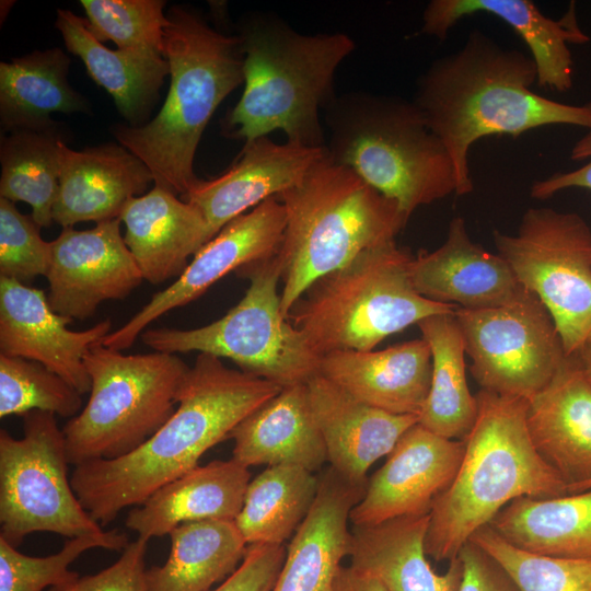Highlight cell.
Instances as JSON below:
<instances>
[{"mask_svg": "<svg viewBox=\"0 0 591 591\" xmlns=\"http://www.w3.org/2000/svg\"><path fill=\"white\" fill-rule=\"evenodd\" d=\"M453 313L417 324L432 357L430 390L418 424L447 439L464 440L476 421L478 404L467 385L465 345Z\"/></svg>", "mask_w": 591, "mask_h": 591, "instance_id": "cell-34", "label": "cell"}, {"mask_svg": "<svg viewBox=\"0 0 591 591\" xmlns=\"http://www.w3.org/2000/svg\"><path fill=\"white\" fill-rule=\"evenodd\" d=\"M72 321L50 308L44 290L0 277V354L39 362L83 395L91 390L84 358L113 331L112 322L71 331Z\"/></svg>", "mask_w": 591, "mask_h": 591, "instance_id": "cell-17", "label": "cell"}, {"mask_svg": "<svg viewBox=\"0 0 591 591\" xmlns=\"http://www.w3.org/2000/svg\"><path fill=\"white\" fill-rule=\"evenodd\" d=\"M489 525L510 544L542 555L591 557V488L551 498H517Z\"/></svg>", "mask_w": 591, "mask_h": 591, "instance_id": "cell-31", "label": "cell"}, {"mask_svg": "<svg viewBox=\"0 0 591 591\" xmlns=\"http://www.w3.org/2000/svg\"><path fill=\"white\" fill-rule=\"evenodd\" d=\"M537 71L531 56L505 47L479 30L457 50L433 60L417 81L414 103L448 150L457 194L474 188L468 153L479 139L517 138L552 125L591 128V102L560 103L535 93Z\"/></svg>", "mask_w": 591, "mask_h": 591, "instance_id": "cell-1", "label": "cell"}, {"mask_svg": "<svg viewBox=\"0 0 591 591\" xmlns=\"http://www.w3.org/2000/svg\"><path fill=\"white\" fill-rule=\"evenodd\" d=\"M250 282L243 298L219 320L179 329L160 327L141 334L154 351H197L233 361L240 370L281 387L306 383L318 374L321 356L281 312L278 253L235 271Z\"/></svg>", "mask_w": 591, "mask_h": 591, "instance_id": "cell-10", "label": "cell"}, {"mask_svg": "<svg viewBox=\"0 0 591 591\" xmlns=\"http://www.w3.org/2000/svg\"><path fill=\"white\" fill-rule=\"evenodd\" d=\"M91 33L118 48L150 50L163 56L167 16L161 0H81Z\"/></svg>", "mask_w": 591, "mask_h": 591, "instance_id": "cell-40", "label": "cell"}, {"mask_svg": "<svg viewBox=\"0 0 591 591\" xmlns=\"http://www.w3.org/2000/svg\"><path fill=\"white\" fill-rule=\"evenodd\" d=\"M281 386L198 354L166 422L132 452L74 466L71 485L83 508L102 526L125 508L198 465L206 451L229 438L247 415Z\"/></svg>", "mask_w": 591, "mask_h": 591, "instance_id": "cell-2", "label": "cell"}, {"mask_svg": "<svg viewBox=\"0 0 591 591\" xmlns=\"http://www.w3.org/2000/svg\"><path fill=\"white\" fill-rule=\"evenodd\" d=\"M65 142L57 123L10 131L1 137L0 197L24 201L32 219L49 227L59 190V152Z\"/></svg>", "mask_w": 591, "mask_h": 591, "instance_id": "cell-36", "label": "cell"}, {"mask_svg": "<svg viewBox=\"0 0 591 591\" xmlns=\"http://www.w3.org/2000/svg\"><path fill=\"white\" fill-rule=\"evenodd\" d=\"M507 573L518 591H591V557L567 558L519 548L489 524L470 540Z\"/></svg>", "mask_w": 591, "mask_h": 591, "instance_id": "cell-37", "label": "cell"}, {"mask_svg": "<svg viewBox=\"0 0 591 591\" xmlns=\"http://www.w3.org/2000/svg\"><path fill=\"white\" fill-rule=\"evenodd\" d=\"M476 13L499 18L524 40L536 67L538 86L557 92L572 88L569 45L590 40L578 24L573 2L560 19L554 20L529 0H432L424 10L420 34L444 40L454 24Z\"/></svg>", "mask_w": 591, "mask_h": 591, "instance_id": "cell-20", "label": "cell"}, {"mask_svg": "<svg viewBox=\"0 0 591 591\" xmlns=\"http://www.w3.org/2000/svg\"><path fill=\"white\" fill-rule=\"evenodd\" d=\"M576 356L586 375L591 381V335L582 344L580 349L577 351Z\"/></svg>", "mask_w": 591, "mask_h": 591, "instance_id": "cell-47", "label": "cell"}, {"mask_svg": "<svg viewBox=\"0 0 591 591\" xmlns=\"http://www.w3.org/2000/svg\"><path fill=\"white\" fill-rule=\"evenodd\" d=\"M70 59L60 48L35 50L0 63V123L5 131L53 124L51 113L85 112L69 84Z\"/></svg>", "mask_w": 591, "mask_h": 591, "instance_id": "cell-32", "label": "cell"}, {"mask_svg": "<svg viewBox=\"0 0 591 591\" xmlns=\"http://www.w3.org/2000/svg\"><path fill=\"white\" fill-rule=\"evenodd\" d=\"M306 385L327 461L355 484H367L371 465L387 455L404 432L418 422L417 416L396 415L370 406L320 373Z\"/></svg>", "mask_w": 591, "mask_h": 591, "instance_id": "cell-23", "label": "cell"}, {"mask_svg": "<svg viewBox=\"0 0 591 591\" xmlns=\"http://www.w3.org/2000/svg\"><path fill=\"white\" fill-rule=\"evenodd\" d=\"M151 182L144 163L120 144L77 151L62 142L53 219L62 228L119 219L128 201L141 196Z\"/></svg>", "mask_w": 591, "mask_h": 591, "instance_id": "cell-22", "label": "cell"}, {"mask_svg": "<svg viewBox=\"0 0 591 591\" xmlns=\"http://www.w3.org/2000/svg\"><path fill=\"white\" fill-rule=\"evenodd\" d=\"M285 227L286 211L278 197L268 198L234 218L194 255L171 286L155 292L128 322L112 331L102 345L120 351L130 348L160 316L196 300L229 273L275 256Z\"/></svg>", "mask_w": 591, "mask_h": 591, "instance_id": "cell-14", "label": "cell"}, {"mask_svg": "<svg viewBox=\"0 0 591 591\" xmlns=\"http://www.w3.org/2000/svg\"><path fill=\"white\" fill-rule=\"evenodd\" d=\"M318 478L315 501L287 547L271 591H331L349 555L348 520L368 483L349 482L331 466Z\"/></svg>", "mask_w": 591, "mask_h": 591, "instance_id": "cell-24", "label": "cell"}, {"mask_svg": "<svg viewBox=\"0 0 591 591\" xmlns=\"http://www.w3.org/2000/svg\"><path fill=\"white\" fill-rule=\"evenodd\" d=\"M591 488V482L584 487L583 490H587V489H590Z\"/></svg>", "mask_w": 591, "mask_h": 591, "instance_id": "cell-48", "label": "cell"}, {"mask_svg": "<svg viewBox=\"0 0 591 591\" xmlns=\"http://www.w3.org/2000/svg\"><path fill=\"white\" fill-rule=\"evenodd\" d=\"M498 254L551 314L567 356L591 335V229L575 212L530 208L513 235L494 231Z\"/></svg>", "mask_w": 591, "mask_h": 591, "instance_id": "cell-12", "label": "cell"}, {"mask_svg": "<svg viewBox=\"0 0 591 591\" xmlns=\"http://www.w3.org/2000/svg\"><path fill=\"white\" fill-rule=\"evenodd\" d=\"M55 416L25 414L21 439L0 430V536L14 547L35 532L68 538L107 532L72 488L65 436Z\"/></svg>", "mask_w": 591, "mask_h": 591, "instance_id": "cell-11", "label": "cell"}, {"mask_svg": "<svg viewBox=\"0 0 591 591\" xmlns=\"http://www.w3.org/2000/svg\"><path fill=\"white\" fill-rule=\"evenodd\" d=\"M244 91L222 120L227 137L245 143L280 130L287 142L326 147L320 112L336 97L334 77L356 49L345 33L301 34L269 13L248 16L237 34Z\"/></svg>", "mask_w": 591, "mask_h": 591, "instance_id": "cell-3", "label": "cell"}, {"mask_svg": "<svg viewBox=\"0 0 591 591\" xmlns=\"http://www.w3.org/2000/svg\"><path fill=\"white\" fill-rule=\"evenodd\" d=\"M169 535L167 560L147 569L149 591H209L237 569L248 546L234 520L185 522Z\"/></svg>", "mask_w": 591, "mask_h": 591, "instance_id": "cell-33", "label": "cell"}, {"mask_svg": "<svg viewBox=\"0 0 591 591\" xmlns=\"http://www.w3.org/2000/svg\"><path fill=\"white\" fill-rule=\"evenodd\" d=\"M232 459L255 465H297L311 472L327 461L306 383L285 386L231 431Z\"/></svg>", "mask_w": 591, "mask_h": 591, "instance_id": "cell-28", "label": "cell"}, {"mask_svg": "<svg viewBox=\"0 0 591 591\" xmlns=\"http://www.w3.org/2000/svg\"><path fill=\"white\" fill-rule=\"evenodd\" d=\"M324 113L328 160L395 200L408 219L417 208L457 194L452 159L414 101L348 92Z\"/></svg>", "mask_w": 591, "mask_h": 591, "instance_id": "cell-6", "label": "cell"}, {"mask_svg": "<svg viewBox=\"0 0 591 591\" xmlns=\"http://www.w3.org/2000/svg\"><path fill=\"white\" fill-rule=\"evenodd\" d=\"M327 157L326 147L277 143L268 136L246 142L221 175L198 179L183 196L207 222L210 240L234 218L299 184Z\"/></svg>", "mask_w": 591, "mask_h": 591, "instance_id": "cell-18", "label": "cell"}, {"mask_svg": "<svg viewBox=\"0 0 591 591\" xmlns=\"http://www.w3.org/2000/svg\"><path fill=\"white\" fill-rule=\"evenodd\" d=\"M250 482L248 467L233 459L197 465L131 509L125 524L150 540L185 522L235 520Z\"/></svg>", "mask_w": 591, "mask_h": 591, "instance_id": "cell-27", "label": "cell"}, {"mask_svg": "<svg viewBox=\"0 0 591 591\" xmlns=\"http://www.w3.org/2000/svg\"><path fill=\"white\" fill-rule=\"evenodd\" d=\"M56 27L67 49L84 62L90 77L112 95L118 112L131 126H140L170 74L164 56L136 48L109 49L94 37L86 19L69 10L58 9Z\"/></svg>", "mask_w": 591, "mask_h": 591, "instance_id": "cell-30", "label": "cell"}, {"mask_svg": "<svg viewBox=\"0 0 591 591\" xmlns=\"http://www.w3.org/2000/svg\"><path fill=\"white\" fill-rule=\"evenodd\" d=\"M475 396L478 413L463 440L461 464L429 513L425 549L437 561L455 558L472 535L514 499L568 494L532 442L528 401L485 390Z\"/></svg>", "mask_w": 591, "mask_h": 591, "instance_id": "cell-5", "label": "cell"}, {"mask_svg": "<svg viewBox=\"0 0 591 591\" xmlns=\"http://www.w3.org/2000/svg\"><path fill=\"white\" fill-rule=\"evenodd\" d=\"M453 315L480 390L528 401L567 357L551 314L530 291L507 305L457 308Z\"/></svg>", "mask_w": 591, "mask_h": 591, "instance_id": "cell-13", "label": "cell"}, {"mask_svg": "<svg viewBox=\"0 0 591 591\" xmlns=\"http://www.w3.org/2000/svg\"><path fill=\"white\" fill-rule=\"evenodd\" d=\"M119 220L126 229L124 241L143 280L152 285L177 279L210 241L200 211L158 186L129 200Z\"/></svg>", "mask_w": 591, "mask_h": 591, "instance_id": "cell-26", "label": "cell"}, {"mask_svg": "<svg viewBox=\"0 0 591 591\" xmlns=\"http://www.w3.org/2000/svg\"><path fill=\"white\" fill-rule=\"evenodd\" d=\"M318 373L370 406L419 418L430 390L431 350L421 337L378 351H333L322 356Z\"/></svg>", "mask_w": 591, "mask_h": 591, "instance_id": "cell-25", "label": "cell"}, {"mask_svg": "<svg viewBox=\"0 0 591 591\" xmlns=\"http://www.w3.org/2000/svg\"><path fill=\"white\" fill-rule=\"evenodd\" d=\"M464 448L463 440L447 439L417 422L404 432L368 480L349 520L363 526L429 514L434 500L452 483Z\"/></svg>", "mask_w": 591, "mask_h": 591, "instance_id": "cell-16", "label": "cell"}, {"mask_svg": "<svg viewBox=\"0 0 591 591\" xmlns=\"http://www.w3.org/2000/svg\"><path fill=\"white\" fill-rule=\"evenodd\" d=\"M463 577L457 591H518L501 567L468 541L460 551Z\"/></svg>", "mask_w": 591, "mask_h": 591, "instance_id": "cell-44", "label": "cell"}, {"mask_svg": "<svg viewBox=\"0 0 591 591\" xmlns=\"http://www.w3.org/2000/svg\"><path fill=\"white\" fill-rule=\"evenodd\" d=\"M429 514L396 518L374 525H354L350 566L376 578L386 591H457L463 577L459 556L439 575L427 560Z\"/></svg>", "mask_w": 591, "mask_h": 591, "instance_id": "cell-29", "label": "cell"}, {"mask_svg": "<svg viewBox=\"0 0 591 591\" xmlns=\"http://www.w3.org/2000/svg\"><path fill=\"white\" fill-rule=\"evenodd\" d=\"M164 28L163 56L171 83L158 115L140 126L114 127L118 143L141 160L154 186L185 196L199 179L194 158L220 103L244 83L239 35L211 27L200 14L175 5Z\"/></svg>", "mask_w": 591, "mask_h": 591, "instance_id": "cell-4", "label": "cell"}, {"mask_svg": "<svg viewBox=\"0 0 591 591\" xmlns=\"http://www.w3.org/2000/svg\"><path fill=\"white\" fill-rule=\"evenodd\" d=\"M82 395L39 362L0 354V417L40 410L74 417Z\"/></svg>", "mask_w": 591, "mask_h": 591, "instance_id": "cell-38", "label": "cell"}, {"mask_svg": "<svg viewBox=\"0 0 591 591\" xmlns=\"http://www.w3.org/2000/svg\"><path fill=\"white\" fill-rule=\"evenodd\" d=\"M413 255L395 241L368 248L316 280L287 318L322 357L373 350L387 336L459 306L421 297L410 277Z\"/></svg>", "mask_w": 591, "mask_h": 591, "instance_id": "cell-8", "label": "cell"}, {"mask_svg": "<svg viewBox=\"0 0 591 591\" xmlns=\"http://www.w3.org/2000/svg\"><path fill=\"white\" fill-rule=\"evenodd\" d=\"M148 541L138 536L109 567L95 575L79 576L49 591H149L144 563Z\"/></svg>", "mask_w": 591, "mask_h": 591, "instance_id": "cell-42", "label": "cell"}, {"mask_svg": "<svg viewBox=\"0 0 591 591\" xmlns=\"http://www.w3.org/2000/svg\"><path fill=\"white\" fill-rule=\"evenodd\" d=\"M570 159L573 161L588 160V162L578 169L557 172L534 182L531 186V196L538 200H545L568 188L591 190V128L575 143L570 151Z\"/></svg>", "mask_w": 591, "mask_h": 591, "instance_id": "cell-45", "label": "cell"}, {"mask_svg": "<svg viewBox=\"0 0 591 591\" xmlns=\"http://www.w3.org/2000/svg\"><path fill=\"white\" fill-rule=\"evenodd\" d=\"M526 422L536 451L568 494L582 491L591 482V381L576 355L528 399Z\"/></svg>", "mask_w": 591, "mask_h": 591, "instance_id": "cell-21", "label": "cell"}, {"mask_svg": "<svg viewBox=\"0 0 591 591\" xmlns=\"http://www.w3.org/2000/svg\"><path fill=\"white\" fill-rule=\"evenodd\" d=\"M286 554L283 544H250L237 569L209 591H271Z\"/></svg>", "mask_w": 591, "mask_h": 591, "instance_id": "cell-43", "label": "cell"}, {"mask_svg": "<svg viewBox=\"0 0 591 591\" xmlns=\"http://www.w3.org/2000/svg\"><path fill=\"white\" fill-rule=\"evenodd\" d=\"M278 199L286 211L278 251L286 317L316 280L361 252L395 241L409 220L395 200L327 157Z\"/></svg>", "mask_w": 591, "mask_h": 591, "instance_id": "cell-7", "label": "cell"}, {"mask_svg": "<svg viewBox=\"0 0 591 591\" xmlns=\"http://www.w3.org/2000/svg\"><path fill=\"white\" fill-rule=\"evenodd\" d=\"M32 217L0 197V277L27 283L47 275L50 242L42 239Z\"/></svg>", "mask_w": 591, "mask_h": 591, "instance_id": "cell-41", "label": "cell"}, {"mask_svg": "<svg viewBox=\"0 0 591 591\" xmlns=\"http://www.w3.org/2000/svg\"><path fill=\"white\" fill-rule=\"evenodd\" d=\"M120 220L89 230L63 228L50 242L47 300L71 320L92 316L107 300H121L143 280L120 233Z\"/></svg>", "mask_w": 591, "mask_h": 591, "instance_id": "cell-15", "label": "cell"}, {"mask_svg": "<svg viewBox=\"0 0 591 591\" xmlns=\"http://www.w3.org/2000/svg\"><path fill=\"white\" fill-rule=\"evenodd\" d=\"M128 544V535L113 529L101 536L69 538L58 553L34 557L18 552L0 536V591H44L68 583L79 577L69 566L88 549L124 551Z\"/></svg>", "mask_w": 591, "mask_h": 591, "instance_id": "cell-39", "label": "cell"}, {"mask_svg": "<svg viewBox=\"0 0 591 591\" xmlns=\"http://www.w3.org/2000/svg\"><path fill=\"white\" fill-rule=\"evenodd\" d=\"M410 277L421 297L465 310L499 308L529 292L499 254L470 239L462 217L451 220L441 246L413 257Z\"/></svg>", "mask_w": 591, "mask_h": 591, "instance_id": "cell-19", "label": "cell"}, {"mask_svg": "<svg viewBox=\"0 0 591 591\" xmlns=\"http://www.w3.org/2000/svg\"><path fill=\"white\" fill-rule=\"evenodd\" d=\"M320 478L297 465L268 466L246 489L241 512L234 520L250 544H283L310 512Z\"/></svg>", "mask_w": 591, "mask_h": 591, "instance_id": "cell-35", "label": "cell"}, {"mask_svg": "<svg viewBox=\"0 0 591 591\" xmlns=\"http://www.w3.org/2000/svg\"><path fill=\"white\" fill-rule=\"evenodd\" d=\"M88 403L62 428L69 463L121 457L150 439L173 415L189 370L177 355H124L102 344L84 358Z\"/></svg>", "mask_w": 591, "mask_h": 591, "instance_id": "cell-9", "label": "cell"}, {"mask_svg": "<svg viewBox=\"0 0 591 591\" xmlns=\"http://www.w3.org/2000/svg\"><path fill=\"white\" fill-rule=\"evenodd\" d=\"M331 591H386L373 576L352 566H341Z\"/></svg>", "mask_w": 591, "mask_h": 591, "instance_id": "cell-46", "label": "cell"}]
</instances>
